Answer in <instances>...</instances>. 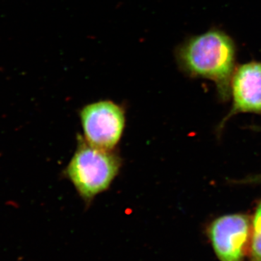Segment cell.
<instances>
[{
    "label": "cell",
    "instance_id": "3",
    "mask_svg": "<svg viewBox=\"0 0 261 261\" xmlns=\"http://www.w3.org/2000/svg\"><path fill=\"white\" fill-rule=\"evenodd\" d=\"M80 118L87 143L104 150L116 148L126 125V115L121 106L110 100L91 103L82 108Z\"/></svg>",
    "mask_w": 261,
    "mask_h": 261
},
{
    "label": "cell",
    "instance_id": "2",
    "mask_svg": "<svg viewBox=\"0 0 261 261\" xmlns=\"http://www.w3.org/2000/svg\"><path fill=\"white\" fill-rule=\"evenodd\" d=\"M121 167V158L113 151L97 148L82 137L64 173L80 197L90 203L108 190Z\"/></svg>",
    "mask_w": 261,
    "mask_h": 261
},
{
    "label": "cell",
    "instance_id": "7",
    "mask_svg": "<svg viewBox=\"0 0 261 261\" xmlns=\"http://www.w3.org/2000/svg\"><path fill=\"white\" fill-rule=\"evenodd\" d=\"M245 182L247 183H261V174L257 175L255 177L249 178L248 179H245Z\"/></svg>",
    "mask_w": 261,
    "mask_h": 261
},
{
    "label": "cell",
    "instance_id": "6",
    "mask_svg": "<svg viewBox=\"0 0 261 261\" xmlns=\"http://www.w3.org/2000/svg\"><path fill=\"white\" fill-rule=\"evenodd\" d=\"M250 261H261V200L255 207L252 217V236Z\"/></svg>",
    "mask_w": 261,
    "mask_h": 261
},
{
    "label": "cell",
    "instance_id": "5",
    "mask_svg": "<svg viewBox=\"0 0 261 261\" xmlns=\"http://www.w3.org/2000/svg\"><path fill=\"white\" fill-rule=\"evenodd\" d=\"M232 107L220 123L219 130L226 122L239 113L261 115V61H250L239 65L231 82Z\"/></svg>",
    "mask_w": 261,
    "mask_h": 261
},
{
    "label": "cell",
    "instance_id": "1",
    "mask_svg": "<svg viewBox=\"0 0 261 261\" xmlns=\"http://www.w3.org/2000/svg\"><path fill=\"white\" fill-rule=\"evenodd\" d=\"M238 47L233 38L222 29L212 28L192 36L180 44L176 59L180 70L190 78L214 82L219 97L227 100L237 66Z\"/></svg>",
    "mask_w": 261,
    "mask_h": 261
},
{
    "label": "cell",
    "instance_id": "4",
    "mask_svg": "<svg viewBox=\"0 0 261 261\" xmlns=\"http://www.w3.org/2000/svg\"><path fill=\"white\" fill-rule=\"evenodd\" d=\"M209 240L221 261H245L250 253L252 218L234 214L220 216L211 223Z\"/></svg>",
    "mask_w": 261,
    "mask_h": 261
}]
</instances>
